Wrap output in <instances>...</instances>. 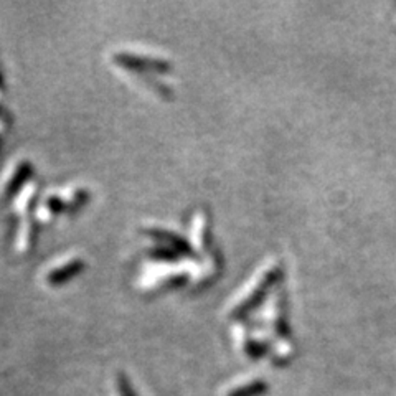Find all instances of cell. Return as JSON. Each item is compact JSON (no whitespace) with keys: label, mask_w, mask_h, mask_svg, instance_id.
<instances>
[]
</instances>
